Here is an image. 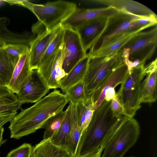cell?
<instances>
[{
  "label": "cell",
  "mask_w": 157,
  "mask_h": 157,
  "mask_svg": "<svg viewBox=\"0 0 157 157\" xmlns=\"http://www.w3.org/2000/svg\"><path fill=\"white\" fill-rule=\"evenodd\" d=\"M157 59H155L145 66L147 76L140 85L141 103H152L157 100Z\"/></svg>",
  "instance_id": "cell-16"
},
{
  "label": "cell",
  "mask_w": 157,
  "mask_h": 157,
  "mask_svg": "<svg viewBox=\"0 0 157 157\" xmlns=\"http://www.w3.org/2000/svg\"><path fill=\"white\" fill-rule=\"evenodd\" d=\"M75 109L81 136L89 124L94 111L89 99L79 102L75 105Z\"/></svg>",
  "instance_id": "cell-24"
},
{
  "label": "cell",
  "mask_w": 157,
  "mask_h": 157,
  "mask_svg": "<svg viewBox=\"0 0 157 157\" xmlns=\"http://www.w3.org/2000/svg\"><path fill=\"white\" fill-rule=\"evenodd\" d=\"M62 27L61 25L52 29L45 30L38 34L32 41L29 48L31 70L38 69L42 56L50 43Z\"/></svg>",
  "instance_id": "cell-14"
},
{
  "label": "cell",
  "mask_w": 157,
  "mask_h": 157,
  "mask_svg": "<svg viewBox=\"0 0 157 157\" xmlns=\"http://www.w3.org/2000/svg\"><path fill=\"white\" fill-rule=\"evenodd\" d=\"M63 45L58 50L40 64L38 72L50 89L59 88L61 80L67 74L62 68Z\"/></svg>",
  "instance_id": "cell-9"
},
{
  "label": "cell",
  "mask_w": 157,
  "mask_h": 157,
  "mask_svg": "<svg viewBox=\"0 0 157 157\" xmlns=\"http://www.w3.org/2000/svg\"><path fill=\"white\" fill-rule=\"evenodd\" d=\"M144 29H140L126 34L112 41L102 48L88 54L90 58L107 57L119 52L125 45L139 32Z\"/></svg>",
  "instance_id": "cell-21"
},
{
  "label": "cell",
  "mask_w": 157,
  "mask_h": 157,
  "mask_svg": "<svg viewBox=\"0 0 157 157\" xmlns=\"http://www.w3.org/2000/svg\"><path fill=\"white\" fill-rule=\"evenodd\" d=\"M110 106L113 116L117 119H120L124 115L123 109L117 92L111 100Z\"/></svg>",
  "instance_id": "cell-34"
},
{
  "label": "cell",
  "mask_w": 157,
  "mask_h": 157,
  "mask_svg": "<svg viewBox=\"0 0 157 157\" xmlns=\"http://www.w3.org/2000/svg\"><path fill=\"white\" fill-rule=\"evenodd\" d=\"M104 147L102 145L98 148L75 157H101Z\"/></svg>",
  "instance_id": "cell-36"
},
{
  "label": "cell",
  "mask_w": 157,
  "mask_h": 157,
  "mask_svg": "<svg viewBox=\"0 0 157 157\" xmlns=\"http://www.w3.org/2000/svg\"><path fill=\"white\" fill-rule=\"evenodd\" d=\"M66 110L62 111L49 118L42 126L45 129L43 139L51 138L57 132L64 118Z\"/></svg>",
  "instance_id": "cell-29"
},
{
  "label": "cell",
  "mask_w": 157,
  "mask_h": 157,
  "mask_svg": "<svg viewBox=\"0 0 157 157\" xmlns=\"http://www.w3.org/2000/svg\"><path fill=\"white\" fill-rule=\"evenodd\" d=\"M69 105L70 115V129L67 150L72 157H75L81 134L77 121L75 105L71 102H69Z\"/></svg>",
  "instance_id": "cell-26"
},
{
  "label": "cell",
  "mask_w": 157,
  "mask_h": 157,
  "mask_svg": "<svg viewBox=\"0 0 157 157\" xmlns=\"http://www.w3.org/2000/svg\"><path fill=\"white\" fill-rule=\"evenodd\" d=\"M29 157H35L34 153L33 150V146Z\"/></svg>",
  "instance_id": "cell-38"
},
{
  "label": "cell",
  "mask_w": 157,
  "mask_h": 157,
  "mask_svg": "<svg viewBox=\"0 0 157 157\" xmlns=\"http://www.w3.org/2000/svg\"><path fill=\"white\" fill-rule=\"evenodd\" d=\"M129 157H134V156H129Z\"/></svg>",
  "instance_id": "cell-41"
},
{
  "label": "cell",
  "mask_w": 157,
  "mask_h": 157,
  "mask_svg": "<svg viewBox=\"0 0 157 157\" xmlns=\"http://www.w3.org/2000/svg\"><path fill=\"white\" fill-rule=\"evenodd\" d=\"M17 112L7 111L0 113V128L7 122L10 121L17 114Z\"/></svg>",
  "instance_id": "cell-35"
},
{
  "label": "cell",
  "mask_w": 157,
  "mask_h": 157,
  "mask_svg": "<svg viewBox=\"0 0 157 157\" xmlns=\"http://www.w3.org/2000/svg\"><path fill=\"white\" fill-rule=\"evenodd\" d=\"M63 28L62 68L67 74L87 54L83 48L77 31L68 28Z\"/></svg>",
  "instance_id": "cell-8"
},
{
  "label": "cell",
  "mask_w": 157,
  "mask_h": 157,
  "mask_svg": "<svg viewBox=\"0 0 157 157\" xmlns=\"http://www.w3.org/2000/svg\"><path fill=\"white\" fill-rule=\"evenodd\" d=\"M32 70L30 66L29 49L20 56L7 88L13 93H17L26 82Z\"/></svg>",
  "instance_id": "cell-17"
},
{
  "label": "cell",
  "mask_w": 157,
  "mask_h": 157,
  "mask_svg": "<svg viewBox=\"0 0 157 157\" xmlns=\"http://www.w3.org/2000/svg\"><path fill=\"white\" fill-rule=\"evenodd\" d=\"M140 128L133 117L124 115L117 120L103 144L101 157H124L137 141Z\"/></svg>",
  "instance_id": "cell-3"
},
{
  "label": "cell",
  "mask_w": 157,
  "mask_h": 157,
  "mask_svg": "<svg viewBox=\"0 0 157 157\" xmlns=\"http://www.w3.org/2000/svg\"><path fill=\"white\" fill-rule=\"evenodd\" d=\"M66 112L62 123L56 133L51 138L54 144L67 150L70 129V115L69 106L66 109Z\"/></svg>",
  "instance_id": "cell-25"
},
{
  "label": "cell",
  "mask_w": 157,
  "mask_h": 157,
  "mask_svg": "<svg viewBox=\"0 0 157 157\" xmlns=\"http://www.w3.org/2000/svg\"><path fill=\"white\" fill-rule=\"evenodd\" d=\"M157 45L156 25L151 29L138 33L123 48L128 50L130 60H138L140 64H145L151 58Z\"/></svg>",
  "instance_id": "cell-7"
},
{
  "label": "cell",
  "mask_w": 157,
  "mask_h": 157,
  "mask_svg": "<svg viewBox=\"0 0 157 157\" xmlns=\"http://www.w3.org/2000/svg\"><path fill=\"white\" fill-rule=\"evenodd\" d=\"M113 14L101 17L76 30L85 52L89 50L102 36L107 27L110 17Z\"/></svg>",
  "instance_id": "cell-13"
},
{
  "label": "cell",
  "mask_w": 157,
  "mask_h": 157,
  "mask_svg": "<svg viewBox=\"0 0 157 157\" xmlns=\"http://www.w3.org/2000/svg\"><path fill=\"white\" fill-rule=\"evenodd\" d=\"M32 147L31 144L24 143L11 151L6 157H29Z\"/></svg>",
  "instance_id": "cell-33"
},
{
  "label": "cell",
  "mask_w": 157,
  "mask_h": 157,
  "mask_svg": "<svg viewBox=\"0 0 157 157\" xmlns=\"http://www.w3.org/2000/svg\"><path fill=\"white\" fill-rule=\"evenodd\" d=\"M68 102L65 94L53 90L31 107L21 109L11 120V138L19 139L41 128L50 117L63 111Z\"/></svg>",
  "instance_id": "cell-1"
},
{
  "label": "cell",
  "mask_w": 157,
  "mask_h": 157,
  "mask_svg": "<svg viewBox=\"0 0 157 157\" xmlns=\"http://www.w3.org/2000/svg\"><path fill=\"white\" fill-rule=\"evenodd\" d=\"M22 6L28 9L36 17L38 21L34 25V26H44L45 30L61 25L77 8L75 3L63 0L42 4H33L26 0Z\"/></svg>",
  "instance_id": "cell-4"
},
{
  "label": "cell",
  "mask_w": 157,
  "mask_h": 157,
  "mask_svg": "<svg viewBox=\"0 0 157 157\" xmlns=\"http://www.w3.org/2000/svg\"><path fill=\"white\" fill-rule=\"evenodd\" d=\"M33 150L35 157H72L67 149L54 144L50 139H43Z\"/></svg>",
  "instance_id": "cell-22"
},
{
  "label": "cell",
  "mask_w": 157,
  "mask_h": 157,
  "mask_svg": "<svg viewBox=\"0 0 157 157\" xmlns=\"http://www.w3.org/2000/svg\"><path fill=\"white\" fill-rule=\"evenodd\" d=\"M123 63L121 50L116 54L107 57L90 58L83 80L87 99L90 98L113 70Z\"/></svg>",
  "instance_id": "cell-5"
},
{
  "label": "cell",
  "mask_w": 157,
  "mask_h": 157,
  "mask_svg": "<svg viewBox=\"0 0 157 157\" xmlns=\"http://www.w3.org/2000/svg\"><path fill=\"white\" fill-rule=\"evenodd\" d=\"M4 132V128L2 127L0 128V147L3 142V135Z\"/></svg>",
  "instance_id": "cell-37"
},
{
  "label": "cell",
  "mask_w": 157,
  "mask_h": 157,
  "mask_svg": "<svg viewBox=\"0 0 157 157\" xmlns=\"http://www.w3.org/2000/svg\"><path fill=\"white\" fill-rule=\"evenodd\" d=\"M65 93L68 102L75 105L80 101L87 100L83 80L69 88Z\"/></svg>",
  "instance_id": "cell-30"
},
{
  "label": "cell",
  "mask_w": 157,
  "mask_h": 157,
  "mask_svg": "<svg viewBox=\"0 0 157 157\" xmlns=\"http://www.w3.org/2000/svg\"><path fill=\"white\" fill-rule=\"evenodd\" d=\"M7 3L6 0H0V7Z\"/></svg>",
  "instance_id": "cell-39"
},
{
  "label": "cell",
  "mask_w": 157,
  "mask_h": 157,
  "mask_svg": "<svg viewBox=\"0 0 157 157\" xmlns=\"http://www.w3.org/2000/svg\"><path fill=\"white\" fill-rule=\"evenodd\" d=\"M5 45H6L5 44L0 42V48H3Z\"/></svg>",
  "instance_id": "cell-40"
},
{
  "label": "cell",
  "mask_w": 157,
  "mask_h": 157,
  "mask_svg": "<svg viewBox=\"0 0 157 157\" xmlns=\"http://www.w3.org/2000/svg\"><path fill=\"white\" fill-rule=\"evenodd\" d=\"M21 105L16 95L7 86L0 85V113L7 111L17 112Z\"/></svg>",
  "instance_id": "cell-27"
},
{
  "label": "cell",
  "mask_w": 157,
  "mask_h": 157,
  "mask_svg": "<svg viewBox=\"0 0 157 157\" xmlns=\"http://www.w3.org/2000/svg\"><path fill=\"white\" fill-rule=\"evenodd\" d=\"M29 47L20 44L6 45L3 47L6 52L13 58L19 60L20 56L28 50Z\"/></svg>",
  "instance_id": "cell-32"
},
{
  "label": "cell",
  "mask_w": 157,
  "mask_h": 157,
  "mask_svg": "<svg viewBox=\"0 0 157 157\" xmlns=\"http://www.w3.org/2000/svg\"><path fill=\"white\" fill-rule=\"evenodd\" d=\"M18 60L13 58L4 49L0 48V85L7 86L11 79Z\"/></svg>",
  "instance_id": "cell-23"
},
{
  "label": "cell",
  "mask_w": 157,
  "mask_h": 157,
  "mask_svg": "<svg viewBox=\"0 0 157 157\" xmlns=\"http://www.w3.org/2000/svg\"><path fill=\"white\" fill-rule=\"evenodd\" d=\"M8 17H0V42L6 45L20 44L30 46L35 38L33 35L19 33L10 30L8 28Z\"/></svg>",
  "instance_id": "cell-18"
},
{
  "label": "cell",
  "mask_w": 157,
  "mask_h": 157,
  "mask_svg": "<svg viewBox=\"0 0 157 157\" xmlns=\"http://www.w3.org/2000/svg\"><path fill=\"white\" fill-rule=\"evenodd\" d=\"M63 28L62 27L48 46L41 59L39 66L51 56L57 52L63 45Z\"/></svg>",
  "instance_id": "cell-31"
},
{
  "label": "cell",
  "mask_w": 157,
  "mask_h": 157,
  "mask_svg": "<svg viewBox=\"0 0 157 157\" xmlns=\"http://www.w3.org/2000/svg\"><path fill=\"white\" fill-rule=\"evenodd\" d=\"M50 90L37 70H32L24 85L16 95L22 105L36 103L48 93Z\"/></svg>",
  "instance_id": "cell-10"
},
{
  "label": "cell",
  "mask_w": 157,
  "mask_h": 157,
  "mask_svg": "<svg viewBox=\"0 0 157 157\" xmlns=\"http://www.w3.org/2000/svg\"><path fill=\"white\" fill-rule=\"evenodd\" d=\"M128 74L127 67L123 63L108 75L88 99L94 111L105 100V93L121 83Z\"/></svg>",
  "instance_id": "cell-12"
},
{
  "label": "cell",
  "mask_w": 157,
  "mask_h": 157,
  "mask_svg": "<svg viewBox=\"0 0 157 157\" xmlns=\"http://www.w3.org/2000/svg\"><path fill=\"white\" fill-rule=\"evenodd\" d=\"M138 16L118 11L112 15L110 17L105 31L89 49L88 54H90L102 48L123 35L139 30L135 29L133 23V19Z\"/></svg>",
  "instance_id": "cell-6"
},
{
  "label": "cell",
  "mask_w": 157,
  "mask_h": 157,
  "mask_svg": "<svg viewBox=\"0 0 157 157\" xmlns=\"http://www.w3.org/2000/svg\"><path fill=\"white\" fill-rule=\"evenodd\" d=\"M91 3L109 6L117 11L126 14L138 16L156 15L151 10L136 2L129 0H96Z\"/></svg>",
  "instance_id": "cell-15"
},
{
  "label": "cell",
  "mask_w": 157,
  "mask_h": 157,
  "mask_svg": "<svg viewBox=\"0 0 157 157\" xmlns=\"http://www.w3.org/2000/svg\"><path fill=\"white\" fill-rule=\"evenodd\" d=\"M117 11L109 6L77 9L61 24L63 27L76 30L86 24L104 16L111 15Z\"/></svg>",
  "instance_id": "cell-11"
},
{
  "label": "cell",
  "mask_w": 157,
  "mask_h": 157,
  "mask_svg": "<svg viewBox=\"0 0 157 157\" xmlns=\"http://www.w3.org/2000/svg\"><path fill=\"white\" fill-rule=\"evenodd\" d=\"M110 102L104 100L94 111L89 124L80 138L75 157L99 147L106 140L118 120L113 115Z\"/></svg>",
  "instance_id": "cell-2"
},
{
  "label": "cell",
  "mask_w": 157,
  "mask_h": 157,
  "mask_svg": "<svg viewBox=\"0 0 157 157\" xmlns=\"http://www.w3.org/2000/svg\"><path fill=\"white\" fill-rule=\"evenodd\" d=\"M144 64H140L134 67L128 75L122 82L119 90H126L139 86L146 75Z\"/></svg>",
  "instance_id": "cell-28"
},
{
  "label": "cell",
  "mask_w": 157,
  "mask_h": 157,
  "mask_svg": "<svg viewBox=\"0 0 157 157\" xmlns=\"http://www.w3.org/2000/svg\"><path fill=\"white\" fill-rule=\"evenodd\" d=\"M90 59L87 56L81 60L65 76L60 82V88L63 93L71 86L83 80Z\"/></svg>",
  "instance_id": "cell-20"
},
{
  "label": "cell",
  "mask_w": 157,
  "mask_h": 157,
  "mask_svg": "<svg viewBox=\"0 0 157 157\" xmlns=\"http://www.w3.org/2000/svg\"><path fill=\"white\" fill-rule=\"evenodd\" d=\"M123 109L124 115L133 117L141 107L140 101V85L135 88L118 91Z\"/></svg>",
  "instance_id": "cell-19"
}]
</instances>
